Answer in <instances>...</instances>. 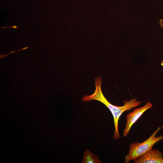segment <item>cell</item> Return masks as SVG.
I'll use <instances>...</instances> for the list:
<instances>
[{
    "instance_id": "9c48e42d",
    "label": "cell",
    "mask_w": 163,
    "mask_h": 163,
    "mask_svg": "<svg viewBox=\"0 0 163 163\" xmlns=\"http://www.w3.org/2000/svg\"><path fill=\"white\" fill-rule=\"evenodd\" d=\"M161 65L162 66H163V59L161 61Z\"/></svg>"
},
{
    "instance_id": "277c9868",
    "label": "cell",
    "mask_w": 163,
    "mask_h": 163,
    "mask_svg": "<svg viewBox=\"0 0 163 163\" xmlns=\"http://www.w3.org/2000/svg\"><path fill=\"white\" fill-rule=\"evenodd\" d=\"M134 163H163L162 153L156 149H151L134 160Z\"/></svg>"
},
{
    "instance_id": "5b68a950",
    "label": "cell",
    "mask_w": 163,
    "mask_h": 163,
    "mask_svg": "<svg viewBox=\"0 0 163 163\" xmlns=\"http://www.w3.org/2000/svg\"><path fill=\"white\" fill-rule=\"evenodd\" d=\"M96 155L94 154L89 150H87L85 152L82 163H101Z\"/></svg>"
},
{
    "instance_id": "52a82bcc",
    "label": "cell",
    "mask_w": 163,
    "mask_h": 163,
    "mask_svg": "<svg viewBox=\"0 0 163 163\" xmlns=\"http://www.w3.org/2000/svg\"><path fill=\"white\" fill-rule=\"evenodd\" d=\"M13 28L14 29H17V28H19V27H17V26H16V25H14L13 26H11V27H0V29H2V28Z\"/></svg>"
},
{
    "instance_id": "8992f818",
    "label": "cell",
    "mask_w": 163,
    "mask_h": 163,
    "mask_svg": "<svg viewBox=\"0 0 163 163\" xmlns=\"http://www.w3.org/2000/svg\"><path fill=\"white\" fill-rule=\"evenodd\" d=\"M29 47L28 46H27V47H24L22 49H19V50H15V51H12L11 52H10V53H9L7 54H5V55H3V54H0V59H2L4 58L5 57H6L7 56H8L10 54H11V53H13L15 52H17V51H21V50H25L26 49H27Z\"/></svg>"
},
{
    "instance_id": "3957f363",
    "label": "cell",
    "mask_w": 163,
    "mask_h": 163,
    "mask_svg": "<svg viewBox=\"0 0 163 163\" xmlns=\"http://www.w3.org/2000/svg\"><path fill=\"white\" fill-rule=\"evenodd\" d=\"M152 107V104L150 102L148 101L143 106L134 109L133 111L127 115L126 123L123 134L124 137H125L128 135L132 126L143 113Z\"/></svg>"
},
{
    "instance_id": "6da1fadb",
    "label": "cell",
    "mask_w": 163,
    "mask_h": 163,
    "mask_svg": "<svg viewBox=\"0 0 163 163\" xmlns=\"http://www.w3.org/2000/svg\"><path fill=\"white\" fill-rule=\"evenodd\" d=\"M94 80L96 88L94 92L92 94L84 96L82 97V101L88 102L91 100H97L104 104L108 108L111 113L114 120L115 129L113 139L114 140L118 139L120 138L118 130V121L120 117L125 111L130 110L140 105L141 101H138L136 98H132L128 101L124 100V105L123 106H117L113 105L108 101L102 92L101 78L99 77L96 78Z\"/></svg>"
},
{
    "instance_id": "ba28073f",
    "label": "cell",
    "mask_w": 163,
    "mask_h": 163,
    "mask_svg": "<svg viewBox=\"0 0 163 163\" xmlns=\"http://www.w3.org/2000/svg\"><path fill=\"white\" fill-rule=\"evenodd\" d=\"M159 23L160 25V26L163 28V20L162 19H161L159 21Z\"/></svg>"
},
{
    "instance_id": "7a4b0ae2",
    "label": "cell",
    "mask_w": 163,
    "mask_h": 163,
    "mask_svg": "<svg viewBox=\"0 0 163 163\" xmlns=\"http://www.w3.org/2000/svg\"><path fill=\"white\" fill-rule=\"evenodd\" d=\"M162 128L163 125L158 127L148 139L142 142L131 143L129 152L125 157L124 162L129 163L131 161H134L152 149L155 144L162 140L163 135L156 136L158 132Z\"/></svg>"
}]
</instances>
